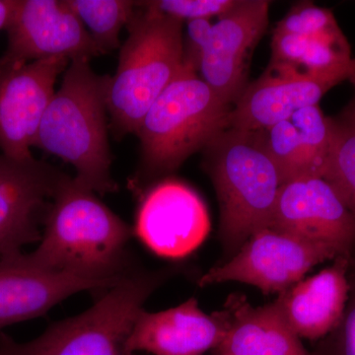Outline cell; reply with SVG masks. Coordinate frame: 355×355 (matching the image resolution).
Returning a JSON list of instances; mask_svg holds the SVG:
<instances>
[{"mask_svg":"<svg viewBox=\"0 0 355 355\" xmlns=\"http://www.w3.org/2000/svg\"><path fill=\"white\" fill-rule=\"evenodd\" d=\"M261 132L282 184L299 178H323L331 132L330 116H324L319 105L298 110Z\"/></svg>","mask_w":355,"mask_h":355,"instance_id":"ac0fdd59","label":"cell"},{"mask_svg":"<svg viewBox=\"0 0 355 355\" xmlns=\"http://www.w3.org/2000/svg\"><path fill=\"white\" fill-rule=\"evenodd\" d=\"M331 147L323 179L333 187L355 221V108L330 118Z\"/></svg>","mask_w":355,"mask_h":355,"instance_id":"ffe728a7","label":"cell"},{"mask_svg":"<svg viewBox=\"0 0 355 355\" xmlns=\"http://www.w3.org/2000/svg\"><path fill=\"white\" fill-rule=\"evenodd\" d=\"M228 328L214 355H311L273 303L254 307L246 296H228Z\"/></svg>","mask_w":355,"mask_h":355,"instance_id":"d6986e66","label":"cell"},{"mask_svg":"<svg viewBox=\"0 0 355 355\" xmlns=\"http://www.w3.org/2000/svg\"><path fill=\"white\" fill-rule=\"evenodd\" d=\"M17 0H0V31L7 29L12 19Z\"/></svg>","mask_w":355,"mask_h":355,"instance_id":"484cf974","label":"cell"},{"mask_svg":"<svg viewBox=\"0 0 355 355\" xmlns=\"http://www.w3.org/2000/svg\"><path fill=\"white\" fill-rule=\"evenodd\" d=\"M70 62L48 58L29 64H0V153L7 157L33 158L39 128L55 95L58 76Z\"/></svg>","mask_w":355,"mask_h":355,"instance_id":"8fae6325","label":"cell"},{"mask_svg":"<svg viewBox=\"0 0 355 355\" xmlns=\"http://www.w3.org/2000/svg\"><path fill=\"white\" fill-rule=\"evenodd\" d=\"M343 254L349 253L336 245L263 228L230 260L210 268L198 279V286L237 282L258 287L265 294H280L303 279L315 266Z\"/></svg>","mask_w":355,"mask_h":355,"instance_id":"52a82bcc","label":"cell"},{"mask_svg":"<svg viewBox=\"0 0 355 355\" xmlns=\"http://www.w3.org/2000/svg\"><path fill=\"white\" fill-rule=\"evenodd\" d=\"M212 24L210 19H196L187 22L183 40V64L195 71H200V64L209 44Z\"/></svg>","mask_w":355,"mask_h":355,"instance_id":"d4e9b609","label":"cell"},{"mask_svg":"<svg viewBox=\"0 0 355 355\" xmlns=\"http://www.w3.org/2000/svg\"><path fill=\"white\" fill-rule=\"evenodd\" d=\"M110 76L93 71L90 60L70 62L46 109L35 147L76 170L78 183L100 195L114 193L108 140Z\"/></svg>","mask_w":355,"mask_h":355,"instance_id":"7a4b0ae2","label":"cell"},{"mask_svg":"<svg viewBox=\"0 0 355 355\" xmlns=\"http://www.w3.org/2000/svg\"><path fill=\"white\" fill-rule=\"evenodd\" d=\"M67 175L34 157L0 154V260L40 242L46 212Z\"/></svg>","mask_w":355,"mask_h":355,"instance_id":"30bf717a","label":"cell"},{"mask_svg":"<svg viewBox=\"0 0 355 355\" xmlns=\"http://www.w3.org/2000/svg\"><path fill=\"white\" fill-rule=\"evenodd\" d=\"M6 31L8 46L0 58L2 65L48 58L90 60L101 55L67 0H17Z\"/></svg>","mask_w":355,"mask_h":355,"instance_id":"ba28073f","label":"cell"},{"mask_svg":"<svg viewBox=\"0 0 355 355\" xmlns=\"http://www.w3.org/2000/svg\"><path fill=\"white\" fill-rule=\"evenodd\" d=\"M354 76L355 58L313 76H275L265 73L247 85L228 114L226 128L261 130L272 127L298 110L319 105L328 91Z\"/></svg>","mask_w":355,"mask_h":355,"instance_id":"5bb4252c","label":"cell"},{"mask_svg":"<svg viewBox=\"0 0 355 355\" xmlns=\"http://www.w3.org/2000/svg\"><path fill=\"white\" fill-rule=\"evenodd\" d=\"M338 24L331 10L312 2H301L292 7L286 17L279 21L275 31L312 37L335 29Z\"/></svg>","mask_w":355,"mask_h":355,"instance_id":"603a6c76","label":"cell"},{"mask_svg":"<svg viewBox=\"0 0 355 355\" xmlns=\"http://www.w3.org/2000/svg\"><path fill=\"white\" fill-rule=\"evenodd\" d=\"M81 21L101 55L120 48L121 29L137 8L130 0H67Z\"/></svg>","mask_w":355,"mask_h":355,"instance_id":"44dd1931","label":"cell"},{"mask_svg":"<svg viewBox=\"0 0 355 355\" xmlns=\"http://www.w3.org/2000/svg\"><path fill=\"white\" fill-rule=\"evenodd\" d=\"M144 6L184 22L196 19H210L228 10L235 0H155L142 1Z\"/></svg>","mask_w":355,"mask_h":355,"instance_id":"cb8c5ba5","label":"cell"},{"mask_svg":"<svg viewBox=\"0 0 355 355\" xmlns=\"http://www.w3.org/2000/svg\"><path fill=\"white\" fill-rule=\"evenodd\" d=\"M110 76L107 105L114 132L135 133L151 105L183 69V22L137 1Z\"/></svg>","mask_w":355,"mask_h":355,"instance_id":"277c9868","label":"cell"},{"mask_svg":"<svg viewBox=\"0 0 355 355\" xmlns=\"http://www.w3.org/2000/svg\"><path fill=\"white\" fill-rule=\"evenodd\" d=\"M349 254L336 257L330 266L301 279L273 301L299 338L318 342L340 322L349 299Z\"/></svg>","mask_w":355,"mask_h":355,"instance_id":"e0dca14e","label":"cell"},{"mask_svg":"<svg viewBox=\"0 0 355 355\" xmlns=\"http://www.w3.org/2000/svg\"><path fill=\"white\" fill-rule=\"evenodd\" d=\"M347 253L355 245V221L326 180L304 177L282 184L270 227Z\"/></svg>","mask_w":355,"mask_h":355,"instance_id":"4fadbf2b","label":"cell"},{"mask_svg":"<svg viewBox=\"0 0 355 355\" xmlns=\"http://www.w3.org/2000/svg\"><path fill=\"white\" fill-rule=\"evenodd\" d=\"M349 81H350V83H352V85H354V98H352V101H350L349 103L355 108V76H352V78L349 79Z\"/></svg>","mask_w":355,"mask_h":355,"instance_id":"83f0119b","label":"cell"},{"mask_svg":"<svg viewBox=\"0 0 355 355\" xmlns=\"http://www.w3.org/2000/svg\"><path fill=\"white\" fill-rule=\"evenodd\" d=\"M270 2L238 0L212 24L200 64L202 79L232 107L247 87V70L254 46L268 23Z\"/></svg>","mask_w":355,"mask_h":355,"instance_id":"7c38bea8","label":"cell"},{"mask_svg":"<svg viewBox=\"0 0 355 355\" xmlns=\"http://www.w3.org/2000/svg\"><path fill=\"white\" fill-rule=\"evenodd\" d=\"M133 228L74 178L67 176L44 218L39 247L29 254L41 268L83 279L116 282L128 268Z\"/></svg>","mask_w":355,"mask_h":355,"instance_id":"6da1fadb","label":"cell"},{"mask_svg":"<svg viewBox=\"0 0 355 355\" xmlns=\"http://www.w3.org/2000/svg\"><path fill=\"white\" fill-rule=\"evenodd\" d=\"M167 272H130L85 312L17 343L18 355H130L128 336L144 303Z\"/></svg>","mask_w":355,"mask_h":355,"instance_id":"8992f818","label":"cell"},{"mask_svg":"<svg viewBox=\"0 0 355 355\" xmlns=\"http://www.w3.org/2000/svg\"><path fill=\"white\" fill-rule=\"evenodd\" d=\"M209 230L207 205L184 182L164 179L142 193L133 234L157 256L183 259L205 242Z\"/></svg>","mask_w":355,"mask_h":355,"instance_id":"9c48e42d","label":"cell"},{"mask_svg":"<svg viewBox=\"0 0 355 355\" xmlns=\"http://www.w3.org/2000/svg\"><path fill=\"white\" fill-rule=\"evenodd\" d=\"M205 169L220 209L219 238L226 261L272 222L282 182L261 130L225 128L205 147Z\"/></svg>","mask_w":355,"mask_h":355,"instance_id":"3957f363","label":"cell"},{"mask_svg":"<svg viewBox=\"0 0 355 355\" xmlns=\"http://www.w3.org/2000/svg\"><path fill=\"white\" fill-rule=\"evenodd\" d=\"M119 282L44 270L21 251L7 254L0 260V334L11 324L43 316L73 294L108 291Z\"/></svg>","mask_w":355,"mask_h":355,"instance_id":"9a60e30c","label":"cell"},{"mask_svg":"<svg viewBox=\"0 0 355 355\" xmlns=\"http://www.w3.org/2000/svg\"><path fill=\"white\" fill-rule=\"evenodd\" d=\"M231 109L197 71L184 65L135 132L141 146L142 177L169 174L205 148L225 130Z\"/></svg>","mask_w":355,"mask_h":355,"instance_id":"5b68a950","label":"cell"},{"mask_svg":"<svg viewBox=\"0 0 355 355\" xmlns=\"http://www.w3.org/2000/svg\"><path fill=\"white\" fill-rule=\"evenodd\" d=\"M227 328L225 310L205 314L196 298L161 312L149 313L144 309L128 336V354L202 355L218 347Z\"/></svg>","mask_w":355,"mask_h":355,"instance_id":"2e32d148","label":"cell"},{"mask_svg":"<svg viewBox=\"0 0 355 355\" xmlns=\"http://www.w3.org/2000/svg\"><path fill=\"white\" fill-rule=\"evenodd\" d=\"M0 355H18L17 342L4 333L0 334Z\"/></svg>","mask_w":355,"mask_h":355,"instance_id":"4316f807","label":"cell"},{"mask_svg":"<svg viewBox=\"0 0 355 355\" xmlns=\"http://www.w3.org/2000/svg\"><path fill=\"white\" fill-rule=\"evenodd\" d=\"M349 299L334 330L318 340L311 355H355V245L349 254Z\"/></svg>","mask_w":355,"mask_h":355,"instance_id":"7402d4cb","label":"cell"}]
</instances>
